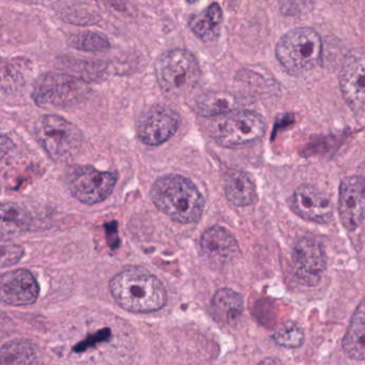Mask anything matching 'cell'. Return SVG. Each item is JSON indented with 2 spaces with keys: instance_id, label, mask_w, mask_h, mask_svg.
I'll return each mask as SVG.
<instances>
[{
  "instance_id": "20",
  "label": "cell",
  "mask_w": 365,
  "mask_h": 365,
  "mask_svg": "<svg viewBox=\"0 0 365 365\" xmlns=\"http://www.w3.org/2000/svg\"><path fill=\"white\" fill-rule=\"evenodd\" d=\"M243 298L239 292L230 288H221L213 294L211 309L213 315L221 322H237L243 312Z\"/></svg>"
},
{
  "instance_id": "26",
  "label": "cell",
  "mask_w": 365,
  "mask_h": 365,
  "mask_svg": "<svg viewBox=\"0 0 365 365\" xmlns=\"http://www.w3.org/2000/svg\"><path fill=\"white\" fill-rule=\"evenodd\" d=\"M24 255V247L21 245L7 241H0V269L16 266Z\"/></svg>"
},
{
  "instance_id": "27",
  "label": "cell",
  "mask_w": 365,
  "mask_h": 365,
  "mask_svg": "<svg viewBox=\"0 0 365 365\" xmlns=\"http://www.w3.org/2000/svg\"><path fill=\"white\" fill-rule=\"evenodd\" d=\"M112 332L110 329H102V330L98 331L95 334L91 335L87 337L85 341H81L78 345L74 347V351L82 352L88 348L93 347V346L97 345V344L102 343V341H108L110 339Z\"/></svg>"
},
{
  "instance_id": "30",
  "label": "cell",
  "mask_w": 365,
  "mask_h": 365,
  "mask_svg": "<svg viewBox=\"0 0 365 365\" xmlns=\"http://www.w3.org/2000/svg\"><path fill=\"white\" fill-rule=\"evenodd\" d=\"M256 365H284L281 361L275 358H264Z\"/></svg>"
},
{
  "instance_id": "19",
  "label": "cell",
  "mask_w": 365,
  "mask_h": 365,
  "mask_svg": "<svg viewBox=\"0 0 365 365\" xmlns=\"http://www.w3.org/2000/svg\"><path fill=\"white\" fill-rule=\"evenodd\" d=\"M364 302L361 301L350 320L349 326L343 339V349L352 360H364Z\"/></svg>"
},
{
  "instance_id": "2",
  "label": "cell",
  "mask_w": 365,
  "mask_h": 365,
  "mask_svg": "<svg viewBox=\"0 0 365 365\" xmlns=\"http://www.w3.org/2000/svg\"><path fill=\"white\" fill-rule=\"evenodd\" d=\"M155 206L177 223L198 222L205 209V198L189 178L170 174L160 177L150 191Z\"/></svg>"
},
{
  "instance_id": "10",
  "label": "cell",
  "mask_w": 365,
  "mask_h": 365,
  "mask_svg": "<svg viewBox=\"0 0 365 365\" xmlns=\"http://www.w3.org/2000/svg\"><path fill=\"white\" fill-rule=\"evenodd\" d=\"M181 125V117L168 106H151L138 119V135L147 146H160L176 134Z\"/></svg>"
},
{
  "instance_id": "16",
  "label": "cell",
  "mask_w": 365,
  "mask_h": 365,
  "mask_svg": "<svg viewBox=\"0 0 365 365\" xmlns=\"http://www.w3.org/2000/svg\"><path fill=\"white\" fill-rule=\"evenodd\" d=\"M33 219L26 209L16 202H0V241L29 232Z\"/></svg>"
},
{
  "instance_id": "24",
  "label": "cell",
  "mask_w": 365,
  "mask_h": 365,
  "mask_svg": "<svg viewBox=\"0 0 365 365\" xmlns=\"http://www.w3.org/2000/svg\"><path fill=\"white\" fill-rule=\"evenodd\" d=\"M273 341L285 348H299L304 343V332L297 322L287 320L282 322L272 335Z\"/></svg>"
},
{
  "instance_id": "13",
  "label": "cell",
  "mask_w": 365,
  "mask_h": 365,
  "mask_svg": "<svg viewBox=\"0 0 365 365\" xmlns=\"http://www.w3.org/2000/svg\"><path fill=\"white\" fill-rule=\"evenodd\" d=\"M40 286L26 269L8 271L0 275V301L14 307L31 305L37 301Z\"/></svg>"
},
{
  "instance_id": "3",
  "label": "cell",
  "mask_w": 365,
  "mask_h": 365,
  "mask_svg": "<svg viewBox=\"0 0 365 365\" xmlns=\"http://www.w3.org/2000/svg\"><path fill=\"white\" fill-rule=\"evenodd\" d=\"M322 41L309 27L294 29L277 42L275 56L290 76H298L315 69L322 61Z\"/></svg>"
},
{
  "instance_id": "18",
  "label": "cell",
  "mask_w": 365,
  "mask_h": 365,
  "mask_svg": "<svg viewBox=\"0 0 365 365\" xmlns=\"http://www.w3.org/2000/svg\"><path fill=\"white\" fill-rule=\"evenodd\" d=\"M223 19L221 6L213 3L204 11L192 16L189 20V27L192 33L202 41H215L221 34Z\"/></svg>"
},
{
  "instance_id": "23",
  "label": "cell",
  "mask_w": 365,
  "mask_h": 365,
  "mask_svg": "<svg viewBox=\"0 0 365 365\" xmlns=\"http://www.w3.org/2000/svg\"><path fill=\"white\" fill-rule=\"evenodd\" d=\"M69 46L83 52H103L110 48V40L106 36L96 31H80L69 37Z\"/></svg>"
},
{
  "instance_id": "1",
  "label": "cell",
  "mask_w": 365,
  "mask_h": 365,
  "mask_svg": "<svg viewBox=\"0 0 365 365\" xmlns=\"http://www.w3.org/2000/svg\"><path fill=\"white\" fill-rule=\"evenodd\" d=\"M113 298L119 307L132 313L160 311L168 302L165 286L155 275L138 267L117 273L110 282Z\"/></svg>"
},
{
  "instance_id": "22",
  "label": "cell",
  "mask_w": 365,
  "mask_h": 365,
  "mask_svg": "<svg viewBox=\"0 0 365 365\" xmlns=\"http://www.w3.org/2000/svg\"><path fill=\"white\" fill-rule=\"evenodd\" d=\"M35 346L27 339H12L0 348V365H37Z\"/></svg>"
},
{
  "instance_id": "6",
  "label": "cell",
  "mask_w": 365,
  "mask_h": 365,
  "mask_svg": "<svg viewBox=\"0 0 365 365\" xmlns=\"http://www.w3.org/2000/svg\"><path fill=\"white\" fill-rule=\"evenodd\" d=\"M207 133L222 147L245 146L257 142L266 133L264 117L252 110H234L207 121Z\"/></svg>"
},
{
  "instance_id": "4",
  "label": "cell",
  "mask_w": 365,
  "mask_h": 365,
  "mask_svg": "<svg viewBox=\"0 0 365 365\" xmlns=\"http://www.w3.org/2000/svg\"><path fill=\"white\" fill-rule=\"evenodd\" d=\"M158 84L168 97L178 99L194 91L200 82V67L196 57L182 48L168 51L155 63Z\"/></svg>"
},
{
  "instance_id": "8",
  "label": "cell",
  "mask_w": 365,
  "mask_h": 365,
  "mask_svg": "<svg viewBox=\"0 0 365 365\" xmlns=\"http://www.w3.org/2000/svg\"><path fill=\"white\" fill-rule=\"evenodd\" d=\"M66 178L72 196L89 206L104 202L113 193L118 180L115 173L102 172L91 165L72 166Z\"/></svg>"
},
{
  "instance_id": "11",
  "label": "cell",
  "mask_w": 365,
  "mask_h": 365,
  "mask_svg": "<svg viewBox=\"0 0 365 365\" xmlns=\"http://www.w3.org/2000/svg\"><path fill=\"white\" fill-rule=\"evenodd\" d=\"M364 61L362 50L352 51L346 56L339 72L341 95L359 120L364 118Z\"/></svg>"
},
{
  "instance_id": "21",
  "label": "cell",
  "mask_w": 365,
  "mask_h": 365,
  "mask_svg": "<svg viewBox=\"0 0 365 365\" xmlns=\"http://www.w3.org/2000/svg\"><path fill=\"white\" fill-rule=\"evenodd\" d=\"M238 100L235 96L222 91H212L200 96L195 102V110L205 118H215L234 112L238 108Z\"/></svg>"
},
{
  "instance_id": "29",
  "label": "cell",
  "mask_w": 365,
  "mask_h": 365,
  "mask_svg": "<svg viewBox=\"0 0 365 365\" xmlns=\"http://www.w3.org/2000/svg\"><path fill=\"white\" fill-rule=\"evenodd\" d=\"M14 140L7 135H0V161L5 159L14 149Z\"/></svg>"
},
{
  "instance_id": "14",
  "label": "cell",
  "mask_w": 365,
  "mask_h": 365,
  "mask_svg": "<svg viewBox=\"0 0 365 365\" xmlns=\"http://www.w3.org/2000/svg\"><path fill=\"white\" fill-rule=\"evenodd\" d=\"M364 180L350 176L341 180L339 190V215L346 230L354 232L364 219Z\"/></svg>"
},
{
  "instance_id": "25",
  "label": "cell",
  "mask_w": 365,
  "mask_h": 365,
  "mask_svg": "<svg viewBox=\"0 0 365 365\" xmlns=\"http://www.w3.org/2000/svg\"><path fill=\"white\" fill-rule=\"evenodd\" d=\"M24 76L18 66L11 61L0 58V91L16 93L24 86Z\"/></svg>"
},
{
  "instance_id": "17",
  "label": "cell",
  "mask_w": 365,
  "mask_h": 365,
  "mask_svg": "<svg viewBox=\"0 0 365 365\" xmlns=\"http://www.w3.org/2000/svg\"><path fill=\"white\" fill-rule=\"evenodd\" d=\"M223 187L226 198L234 206H250L255 200V185L242 170H228L224 175Z\"/></svg>"
},
{
  "instance_id": "15",
  "label": "cell",
  "mask_w": 365,
  "mask_h": 365,
  "mask_svg": "<svg viewBox=\"0 0 365 365\" xmlns=\"http://www.w3.org/2000/svg\"><path fill=\"white\" fill-rule=\"evenodd\" d=\"M200 247L204 257L217 266L234 262L240 253L234 235L219 225L205 230L200 237Z\"/></svg>"
},
{
  "instance_id": "28",
  "label": "cell",
  "mask_w": 365,
  "mask_h": 365,
  "mask_svg": "<svg viewBox=\"0 0 365 365\" xmlns=\"http://www.w3.org/2000/svg\"><path fill=\"white\" fill-rule=\"evenodd\" d=\"M106 240H108V245H110V249L116 250L119 247L118 232H117V223L116 222H110V223L106 224Z\"/></svg>"
},
{
  "instance_id": "5",
  "label": "cell",
  "mask_w": 365,
  "mask_h": 365,
  "mask_svg": "<svg viewBox=\"0 0 365 365\" xmlns=\"http://www.w3.org/2000/svg\"><path fill=\"white\" fill-rule=\"evenodd\" d=\"M36 136L53 161L63 163L76 159L84 147V134L78 125L59 115L40 117Z\"/></svg>"
},
{
  "instance_id": "12",
  "label": "cell",
  "mask_w": 365,
  "mask_h": 365,
  "mask_svg": "<svg viewBox=\"0 0 365 365\" xmlns=\"http://www.w3.org/2000/svg\"><path fill=\"white\" fill-rule=\"evenodd\" d=\"M292 210L305 221L327 224L333 220V205L328 195L311 185L297 187L289 200Z\"/></svg>"
},
{
  "instance_id": "7",
  "label": "cell",
  "mask_w": 365,
  "mask_h": 365,
  "mask_svg": "<svg viewBox=\"0 0 365 365\" xmlns=\"http://www.w3.org/2000/svg\"><path fill=\"white\" fill-rule=\"evenodd\" d=\"M88 93V87L82 78L59 72L41 74L33 87V98L39 108L63 110L82 102Z\"/></svg>"
},
{
  "instance_id": "9",
  "label": "cell",
  "mask_w": 365,
  "mask_h": 365,
  "mask_svg": "<svg viewBox=\"0 0 365 365\" xmlns=\"http://www.w3.org/2000/svg\"><path fill=\"white\" fill-rule=\"evenodd\" d=\"M292 264L294 277L302 285H317L327 268L324 245L312 237L299 239L292 249Z\"/></svg>"
}]
</instances>
